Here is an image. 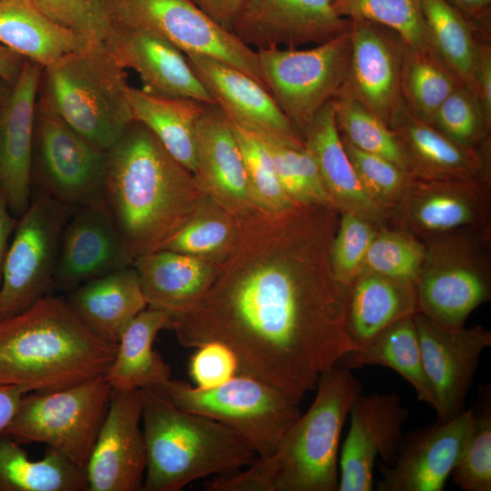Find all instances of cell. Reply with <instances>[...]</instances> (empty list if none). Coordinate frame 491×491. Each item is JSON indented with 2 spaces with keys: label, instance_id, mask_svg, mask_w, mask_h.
<instances>
[{
  "label": "cell",
  "instance_id": "603a6c76",
  "mask_svg": "<svg viewBox=\"0 0 491 491\" xmlns=\"http://www.w3.org/2000/svg\"><path fill=\"white\" fill-rule=\"evenodd\" d=\"M186 59L215 104L226 116L276 143L304 148V140L266 86L245 72L203 55Z\"/></svg>",
  "mask_w": 491,
  "mask_h": 491
},
{
  "label": "cell",
  "instance_id": "83f0119b",
  "mask_svg": "<svg viewBox=\"0 0 491 491\" xmlns=\"http://www.w3.org/2000/svg\"><path fill=\"white\" fill-rule=\"evenodd\" d=\"M66 301L93 333L115 344L148 306L134 266L83 283L70 291Z\"/></svg>",
  "mask_w": 491,
  "mask_h": 491
},
{
  "label": "cell",
  "instance_id": "2e32d148",
  "mask_svg": "<svg viewBox=\"0 0 491 491\" xmlns=\"http://www.w3.org/2000/svg\"><path fill=\"white\" fill-rule=\"evenodd\" d=\"M142 389H113L86 463L87 491H143L146 451Z\"/></svg>",
  "mask_w": 491,
  "mask_h": 491
},
{
  "label": "cell",
  "instance_id": "9c48e42d",
  "mask_svg": "<svg viewBox=\"0 0 491 491\" xmlns=\"http://www.w3.org/2000/svg\"><path fill=\"white\" fill-rule=\"evenodd\" d=\"M112 390L99 376L61 390L25 394L2 432L20 444H45L85 469Z\"/></svg>",
  "mask_w": 491,
  "mask_h": 491
},
{
  "label": "cell",
  "instance_id": "8fae6325",
  "mask_svg": "<svg viewBox=\"0 0 491 491\" xmlns=\"http://www.w3.org/2000/svg\"><path fill=\"white\" fill-rule=\"evenodd\" d=\"M73 209L32 192L6 251L0 284V320L18 315L51 294L64 227Z\"/></svg>",
  "mask_w": 491,
  "mask_h": 491
},
{
  "label": "cell",
  "instance_id": "f5cc1de1",
  "mask_svg": "<svg viewBox=\"0 0 491 491\" xmlns=\"http://www.w3.org/2000/svg\"><path fill=\"white\" fill-rule=\"evenodd\" d=\"M27 59L0 43V80L14 85L19 79Z\"/></svg>",
  "mask_w": 491,
  "mask_h": 491
},
{
  "label": "cell",
  "instance_id": "f546056e",
  "mask_svg": "<svg viewBox=\"0 0 491 491\" xmlns=\"http://www.w3.org/2000/svg\"><path fill=\"white\" fill-rule=\"evenodd\" d=\"M0 43L45 67L90 42L53 20L32 0H0Z\"/></svg>",
  "mask_w": 491,
  "mask_h": 491
},
{
  "label": "cell",
  "instance_id": "bcb514c9",
  "mask_svg": "<svg viewBox=\"0 0 491 491\" xmlns=\"http://www.w3.org/2000/svg\"><path fill=\"white\" fill-rule=\"evenodd\" d=\"M341 140L364 190L390 215L411 175L392 162L362 151L342 137Z\"/></svg>",
  "mask_w": 491,
  "mask_h": 491
},
{
  "label": "cell",
  "instance_id": "8992f818",
  "mask_svg": "<svg viewBox=\"0 0 491 491\" xmlns=\"http://www.w3.org/2000/svg\"><path fill=\"white\" fill-rule=\"evenodd\" d=\"M127 75L103 41L43 67L37 102L108 150L134 120Z\"/></svg>",
  "mask_w": 491,
  "mask_h": 491
},
{
  "label": "cell",
  "instance_id": "484cf974",
  "mask_svg": "<svg viewBox=\"0 0 491 491\" xmlns=\"http://www.w3.org/2000/svg\"><path fill=\"white\" fill-rule=\"evenodd\" d=\"M390 128L405 148L412 177L490 182V148H462L433 125L413 115L405 103Z\"/></svg>",
  "mask_w": 491,
  "mask_h": 491
},
{
  "label": "cell",
  "instance_id": "836d02e7",
  "mask_svg": "<svg viewBox=\"0 0 491 491\" xmlns=\"http://www.w3.org/2000/svg\"><path fill=\"white\" fill-rule=\"evenodd\" d=\"M336 365L348 370L366 366L393 369L412 386L419 401L435 407L423 367L414 316L391 324L366 345L348 351Z\"/></svg>",
  "mask_w": 491,
  "mask_h": 491
},
{
  "label": "cell",
  "instance_id": "277c9868",
  "mask_svg": "<svg viewBox=\"0 0 491 491\" xmlns=\"http://www.w3.org/2000/svg\"><path fill=\"white\" fill-rule=\"evenodd\" d=\"M117 346L93 333L66 300L50 294L0 320V385L24 394L67 388L104 376Z\"/></svg>",
  "mask_w": 491,
  "mask_h": 491
},
{
  "label": "cell",
  "instance_id": "6da1fadb",
  "mask_svg": "<svg viewBox=\"0 0 491 491\" xmlns=\"http://www.w3.org/2000/svg\"><path fill=\"white\" fill-rule=\"evenodd\" d=\"M339 218L332 205L254 208L238 216L234 248L206 291L171 316L179 344L222 343L235 354L238 373L300 402L358 347L347 328L351 286L331 265Z\"/></svg>",
  "mask_w": 491,
  "mask_h": 491
},
{
  "label": "cell",
  "instance_id": "ee69618b",
  "mask_svg": "<svg viewBox=\"0 0 491 491\" xmlns=\"http://www.w3.org/2000/svg\"><path fill=\"white\" fill-rule=\"evenodd\" d=\"M261 139L271 155L283 189L295 204L335 205L324 187L316 163L306 147L294 148Z\"/></svg>",
  "mask_w": 491,
  "mask_h": 491
},
{
  "label": "cell",
  "instance_id": "74e56055",
  "mask_svg": "<svg viewBox=\"0 0 491 491\" xmlns=\"http://www.w3.org/2000/svg\"><path fill=\"white\" fill-rule=\"evenodd\" d=\"M462 83L433 48L418 49L406 44L402 65V95L419 120L430 123L443 101Z\"/></svg>",
  "mask_w": 491,
  "mask_h": 491
},
{
  "label": "cell",
  "instance_id": "ffe728a7",
  "mask_svg": "<svg viewBox=\"0 0 491 491\" xmlns=\"http://www.w3.org/2000/svg\"><path fill=\"white\" fill-rule=\"evenodd\" d=\"M334 2L247 0L232 33L255 50L318 45L351 28V20L336 13Z\"/></svg>",
  "mask_w": 491,
  "mask_h": 491
},
{
  "label": "cell",
  "instance_id": "ab89813d",
  "mask_svg": "<svg viewBox=\"0 0 491 491\" xmlns=\"http://www.w3.org/2000/svg\"><path fill=\"white\" fill-rule=\"evenodd\" d=\"M336 13L388 27L414 48H432L421 0H335Z\"/></svg>",
  "mask_w": 491,
  "mask_h": 491
},
{
  "label": "cell",
  "instance_id": "681fc988",
  "mask_svg": "<svg viewBox=\"0 0 491 491\" xmlns=\"http://www.w3.org/2000/svg\"><path fill=\"white\" fill-rule=\"evenodd\" d=\"M189 361V376L203 389L218 386L238 374V361L233 351L219 342L195 347Z\"/></svg>",
  "mask_w": 491,
  "mask_h": 491
},
{
  "label": "cell",
  "instance_id": "f907efd6",
  "mask_svg": "<svg viewBox=\"0 0 491 491\" xmlns=\"http://www.w3.org/2000/svg\"><path fill=\"white\" fill-rule=\"evenodd\" d=\"M476 89L486 120L491 123V45L490 30H481L477 39L475 72Z\"/></svg>",
  "mask_w": 491,
  "mask_h": 491
},
{
  "label": "cell",
  "instance_id": "8d00e7d4",
  "mask_svg": "<svg viewBox=\"0 0 491 491\" xmlns=\"http://www.w3.org/2000/svg\"><path fill=\"white\" fill-rule=\"evenodd\" d=\"M238 216L208 194L191 217L159 249L188 255L217 265L234 248Z\"/></svg>",
  "mask_w": 491,
  "mask_h": 491
},
{
  "label": "cell",
  "instance_id": "3957f363",
  "mask_svg": "<svg viewBox=\"0 0 491 491\" xmlns=\"http://www.w3.org/2000/svg\"><path fill=\"white\" fill-rule=\"evenodd\" d=\"M308 410L287 429L275 452L256 457L246 470L220 475L207 491H338L341 432L362 394L351 370L337 365L317 381Z\"/></svg>",
  "mask_w": 491,
  "mask_h": 491
},
{
  "label": "cell",
  "instance_id": "f1b7e54d",
  "mask_svg": "<svg viewBox=\"0 0 491 491\" xmlns=\"http://www.w3.org/2000/svg\"><path fill=\"white\" fill-rule=\"evenodd\" d=\"M137 271L147 306L172 315L199 298L210 286L216 265L171 250L138 256Z\"/></svg>",
  "mask_w": 491,
  "mask_h": 491
},
{
  "label": "cell",
  "instance_id": "4316f807",
  "mask_svg": "<svg viewBox=\"0 0 491 491\" xmlns=\"http://www.w3.org/2000/svg\"><path fill=\"white\" fill-rule=\"evenodd\" d=\"M324 187L339 212H349L376 227L389 226V213L364 190L346 155L336 128L332 101L317 112L304 135Z\"/></svg>",
  "mask_w": 491,
  "mask_h": 491
},
{
  "label": "cell",
  "instance_id": "1f68e13d",
  "mask_svg": "<svg viewBox=\"0 0 491 491\" xmlns=\"http://www.w3.org/2000/svg\"><path fill=\"white\" fill-rule=\"evenodd\" d=\"M171 314L147 306L125 328L105 380L113 389L155 387L171 378V368L154 350L157 334L169 328Z\"/></svg>",
  "mask_w": 491,
  "mask_h": 491
},
{
  "label": "cell",
  "instance_id": "b9f144b4",
  "mask_svg": "<svg viewBox=\"0 0 491 491\" xmlns=\"http://www.w3.org/2000/svg\"><path fill=\"white\" fill-rule=\"evenodd\" d=\"M229 122L242 154L255 206L266 212L276 213L296 205L283 189L271 155L261 137L230 119Z\"/></svg>",
  "mask_w": 491,
  "mask_h": 491
},
{
  "label": "cell",
  "instance_id": "d590c367",
  "mask_svg": "<svg viewBox=\"0 0 491 491\" xmlns=\"http://www.w3.org/2000/svg\"><path fill=\"white\" fill-rule=\"evenodd\" d=\"M421 1L431 47L477 96L475 72L478 34L490 26L474 23L447 0Z\"/></svg>",
  "mask_w": 491,
  "mask_h": 491
},
{
  "label": "cell",
  "instance_id": "60d3db41",
  "mask_svg": "<svg viewBox=\"0 0 491 491\" xmlns=\"http://www.w3.org/2000/svg\"><path fill=\"white\" fill-rule=\"evenodd\" d=\"M429 125L467 151L490 148L491 123L477 96L463 84L438 106Z\"/></svg>",
  "mask_w": 491,
  "mask_h": 491
},
{
  "label": "cell",
  "instance_id": "5bb4252c",
  "mask_svg": "<svg viewBox=\"0 0 491 491\" xmlns=\"http://www.w3.org/2000/svg\"><path fill=\"white\" fill-rule=\"evenodd\" d=\"M490 182L426 180L410 177L389 225L423 242L489 227Z\"/></svg>",
  "mask_w": 491,
  "mask_h": 491
},
{
  "label": "cell",
  "instance_id": "816d5d0a",
  "mask_svg": "<svg viewBox=\"0 0 491 491\" xmlns=\"http://www.w3.org/2000/svg\"><path fill=\"white\" fill-rule=\"evenodd\" d=\"M222 27L232 32L247 0H190Z\"/></svg>",
  "mask_w": 491,
  "mask_h": 491
},
{
  "label": "cell",
  "instance_id": "7bdbcfd3",
  "mask_svg": "<svg viewBox=\"0 0 491 491\" xmlns=\"http://www.w3.org/2000/svg\"><path fill=\"white\" fill-rule=\"evenodd\" d=\"M426 246L414 235L393 226L378 229L366 256L363 271L416 282Z\"/></svg>",
  "mask_w": 491,
  "mask_h": 491
},
{
  "label": "cell",
  "instance_id": "7a4b0ae2",
  "mask_svg": "<svg viewBox=\"0 0 491 491\" xmlns=\"http://www.w3.org/2000/svg\"><path fill=\"white\" fill-rule=\"evenodd\" d=\"M206 195L194 174L136 120L106 150L103 199L135 258L159 250Z\"/></svg>",
  "mask_w": 491,
  "mask_h": 491
},
{
  "label": "cell",
  "instance_id": "d6a6232c",
  "mask_svg": "<svg viewBox=\"0 0 491 491\" xmlns=\"http://www.w3.org/2000/svg\"><path fill=\"white\" fill-rule=\"evenodd\" d=\"M133 119L146 126L167 152L193 174L195 169L196 124L208 104L189 97H167L131 87Z\"/></svg>",
  "mask_w": 491,
  "mask_h": 491
},
{
  "label": "cell",
  "instance_id": "d4e9b609",
  "mask_svg": "<svg viewBox=\"0 0 491 491\" xmlns=\"http://www.w3.org/2000/svg\"><path fill=\"white\" fill-rule=\"evenodd\" d=\"M194 175L221 205L236 216L256 208L247 184L242 154L226 115L208 105L195 129Z\"/></svg>",
  "mask_w": 491,
  "mask_h": 491
},
{
  "label": "cell",
  "instance_id": "f35d334b",
  "mask_svg": "<svg viewBox=\"0 0 491 491\" xmlns=\"http://www.w3.org/2000/svg\"><path fill=\"white\" fill-rule=\"evenodd\" d=\"M340 136L356 148L381 156L408 173V159L396 134L342 89L331 100Z\"/></svg>",
  "mask_w": 491,
  "mask_h": 491
},
{
  "label": "cell",
  "instance_id": "4dcf8cb0",
  "mask_svg": "<svg viewBox=\"0 0 491 491\" xmlns=\"http://www.w3.org/2000/svg\"><path fill=\"white\" fill-rule=\"evenodd\" d=\"M417 312L414 282L363 271L350 289L348 332L354 342L361 346L391 324Z\"/></svg>",
  "mask_w": 491,
  "mask_h": 491
},
{
  "label": "cell",
  "instance_id": "e575fe53",
  "mask_svg": "<svg viewBox=\"0 0 491 491\" xmlns=\"http://www.w3.org/2000/svg\"><path fill=\"white\" fill-rule=\"evenodd\" d=\"M0 491H87L85 471L59 451L47 447L31 459L20 443L0 432Z\"/></svg>",
  "mask_w": 491,
  "mask_h": 491
},
{
  "label": "cell",
  "instance_id": "f6af8a7d",
  "mask_svg": "<svg viewBox=\"0 0 491 491\" xmlns=\"http://www.w3.org/2000/svg\"><path fill=\"white\" fill-rule=\"evenodd\" d=\"M477 409L474 408L472 434L451 474L465 491L491 490V397L490 386L480 391Z\"/></svg>",
  "mask_w": 491,
  "mask_h": 491
},
{
  "label": "cell",
  "instance_id": "c3c4849f",
  "mask_svg": "<svg viewBox=\"0 0 491 491\" xmlns=\"http://www.w3.org/2000/svg\"><path fill=\"white\" fill-rule=\"evenodd\" d=\"M58 24L89 42L103 41L110 23L102 0H32Z\"/></svg>",
  "mask_w": 491,
  "mask_h": 491
},
{
  "label": "cell",
  "instance_id": "44dd1931",
  "mask_svg": "<svg viewBox=\"0 0 491 491\" xmlns=\"http://www.w3.org/2000/svg\"><path fill=\"white\" fill-rule=\"evenodd\" d=\"M135 259L104 199L90 202L73 209L64 227L54 288L71 291Z\"/></svg>",
  "mask_w": 491,
  "mask_h": 491
},
{
  "label": "cell",
  "instance_id": "9a60e30c",
  "mask_svg": "<svg viewBox=\"0 0 491 491\" xmlns=\"http://www.w3.org/2000/svg\"><path fill=\"white\" fill-rule=\"evenodd\" d=\"M414 320L436 422H445L466 410L481 355L491 346V332L481 326L442 327L419 312Z\"/></svg>",
  "mask_w": 491,
  "mask_h": 491
},
{
  "label": "cell",
  "instance_id": "ba28073f",
  "mask_svg": "<svg viewBox=\"0 0 491 491\" xmlns=\"http://www.w3.org/2000/svg\"><path fill=\"white\" fill-rule=\"evenodd\" d=\"M490 228L425 241L426 256L415 282L418 312L446 328H460L491 298Z\"/></svg>",
  "mask_w": 491,
  "mask_h": 491
},
{
  "label": "cell",
  "instance_id": "ac0fdd59",
  "mask_svg": "<svg viewBox=\"0 0 491 491\" xmlns=\"http://www.w3.org/2000/svg\"><path fill=\"white\" fill-rule=\"evenodd\" d=\"M348 416L350 427L339 458L338 491H371L376 458L385 465L396 458L408 411L395 393L361 394Z\"/></svg>",
  "mask_w": 491,
  "mask_h": 491
},
{
  "label": "cell",
  "instance_id": "5b68a950",
  "mask_svg": "<svg viewBox=\"0 0 491 491\" xmlns=\"http://www.w3.org/2000/svg\"><path fill=\"white\" fill-rule=\"evenodd\" d=\"M142 393L143 491H179L201 477L234 473L257 457L225 425L184 411L151 388Z\"/></svg>",
  "mask_w": 491,
  "mask_h": 491
},
{
  "label": "cell",
  "instance_id": "cb8c5ba5",
  "mask_svg": "<svg viewBox=\"0 0 491 491\" xmlns=\"http://www.w3.org/2000/svg\"><path fill=\"white\" fill-rule=\"evenodd\" d=\"M103 42L123 68L138 74L145 91L215 105L185 55L160 35L143 28L110 24Z\"/></svg>",
  "mask_w": 491,
  "mask_h": 491
},
{
  "label": "cell",
  "instance_id": "9f6ffc18",
  "mask_svg": "<svg viewBox=\"0 0 491 491\" xmlns=\"http://www.w3.org/2000/svg\"><path fill=\"white\" fill-rule=\"evenodd\" d=\"M471 21L477 24L490 23L491 0H447Z\"/></svg>",
  "mask_w": 491,
  "mask_h": 491
},
{
  "label": "cell",
  "instance_id": "7dc6e473",
  "mask_svg": "<svg viewBox=\"0 0 491 491\" xmlns=\"http://www.w3.org/2000/svg\"><path fill=\"white\" fill-rule=\"evenodd\" d=\"M378 227L349 212H340L331 246V265L337 280L351 286L363 270L366 256Z\"/></svg>",
  "mask_w": 491,
  "mask_h": 491
},
{
  "label": "cell",
  "instance_id": "11a10c76",
  "mask_svg": "<svg viewBox=\"0 0 491 491\" xmlns=\"http://www.w3.org/2000/svg\"><path fill=\"white\" fill-rule=\"evenodd\" d=\"M24 395L15 386L0 385V432L4 431L13 419Z\"/></svg>",
  "mask_w": 491,
  "mask_h": 491
},
{
  "label": "cell",
  "instance_id": "4fadbf2b",
  "mask_svg": "<svg viewBox=\"0 0 491 491\" xmlns=\"http://www.w3.org/2000/svg\"><path fill=\"white\" fill-rule=\"evenodd\" d=\"M106 150L36 102L31 184L75 209L103 199Z\"/></svg>",
  "mask_w": 491,
  "mask_h": 491
},
{
  "label": "cell",
  "instance_id": "7c38bea8",
  "mask_svg": "<svg viewBox=\"0 0 491 491\" xmlns=\"http://www.w3.org/2000/svg\"><path fill=\"white\" fill-rule=\"evenodd\" d=\"M102 4L110 24L150 31L185 55L218 59L266 86L256 51L190 0H102Z\"/></svg>",
  "mask_w": 491,
  "mask_h": 491
},
{
  "label": "cell",
  "instance_id": "30bf717a",
  "mask_svg": "<svg viewBox=\"0 0 491 491\" xmlns=\"http://www.w3.org/2000/svg\"><path fill=\"white\" fill-rule=\"evenodd\" d=\"M256 51L267 90L304 140L317 112L346 83L351 56L350 30L311 48Z\"/></svg>",
  "mask_w": 491,
  "mask_h": 491
},
{
  "label": "cell",
  "instance_id": "e0dca14e",
  "mask_svg": "<svg viewBox=\"0 0 491 491\" xmlns=\"http://www.w3.org/2000/svg\"><path fill=\"white\" fill-rule=\"evenodd\" d=\"M351 56L342 90L390 125L404 105L402 65L406 43L392 29L351 20Z\"/></svg>",
  "mask_w": 491,
  "mask_h": 491
},
{
  "label": "cell",
  "instance_id": "52a82bcc",
  "mask_svg": "<svg viewBox=\"0 0 491 491\" xmlns=\"http://www.w3.org/2000/svg\"><path fill=\"white\" fill-rule=\"evenodd\" d=\"M151 389L184 411L225 425L257 457L272 455L287 429L301 415L297 400L242 373L207 389L172 378Z\"/></svg>",
  "mask_w": 491,
  "mask_h": 491
},
{
  "label": "cell",
  "instance_id": "d6986e66",
  "mask_svg": "<svg viewBox=\"0 0 491 491\" xmlns=\"http://www.w3.org/2000/svg\"><path fill=\"white\" fill-rule=\"evenodd\" d=\"M474 408L403 436L396 458L380 464L377 491H442L474 426Z\"/></svg>",
  "mask_w": 491,
  "mask_h": 491
},
{
  "label": "cell",
  "instance_id": "7402d4cb",
  "mask_svg": "<svg viewBox=\"0 0 491 491\" xmlns=\"http://www.w3.org/2000/svg\"><path fill=\"white\" fill-rule=\"evenodd\" d=\"M43 67L27 60L14 85L0 80V187L18 218L32 196L35 115Z\"/></svg>",
  "mask_w": 491,
  "mask_h": 491
},
{
  "label": "cell",
  "instance_id": "db71d44e",
  "mask_svg": "<svg viewBox=\"0 0 491 491\" xmlns=\"http://www.w3.org/2000/svg\"><path fill=\"white\" fill-rule=\"evenodd\" d=\"M16 223L17 218L12 215L5 196L0 187V284L5 256Z\"/></svg>",
  "mask_w": 491,
  "mask_h": 491
}]
</instances>
